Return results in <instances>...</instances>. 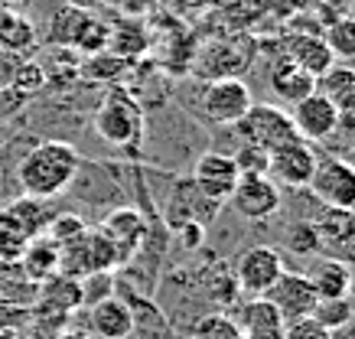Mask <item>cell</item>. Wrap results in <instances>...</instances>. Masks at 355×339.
<instances>
[{"label": "cell", "instance_id": "cell-1", "mask_svg": "<svg viewBox=\"0 0 355 339\" xmlns=\"http://www.w3.org/2000/svg\"><path fill=\"white\" fill-rule=\"evenodd\" d=\"M82 170V157L72 144L65 141H43L36 144L17 166V180L26 196L33 199H53L62 196L76 183Z\"/></svg>", "mask_w": 355, "mask_h": 339}, {"label": "cell", "instance_id": "cell-2", "mask_svg": "<svg viewBox=\"0 0 355 339\" xmlns=\"http://www.w3.org/2000/svg\"><path fill=\"white\" fill-rule=\"evenodd\" d=\"M95 134L118 150H137L144 137V111L124 88H114L95 111Z\"/></svg>", "mask_w": 355, "mask_h": 339}, {"label": "cell", "instance_id": "cell-3", "mask_svg": "<svg viewBox=\"0 0 355 339\" xmlns=\"http://www.w3.org/2000/svg\"><path fill=\"white\" fill-rule=\"evenodd\" d=\"M241 144H251V147H261V150H274L280 144H287L297 137L293 131L291 111L277 108V105H251L245 111V118L232 124Z\"/></svg>", "mask_w": 355, "mask_h": 339}, {"label": "cell", "instance_id": "cell-4", "mask_svg": "<svg viewBox=\"0 0 355 339\" xmlns=\"http://www.w3.org/2000/svg\"><path fill=\"white\" fill-rule=\"evenodd\" d=\"M251 105H254L251 101V88L238 76H222L216 82L202 85V92H199V111H202V118L218 124V128L238 124Z\"/></svg>", "mask_w": 355, "mask_h": 339}, {"label": "cell", "instance_id": "cell-5", "mask_svg": "<svg viewBox=\"0 0 355 339\" xmlns=\"http://www.w3.org/2000/svg\"><path fill=\"white\" fill-rule=\"evenodd\" d=\"M316 160H320V153L313 150V144L293 137V141L280 144L268 153V176L277 186L303 189L310 183L313 170H316Z\"/></svg>", "mask_w": 355, "mask_h": 339}, {"label": "cell", "instance_id": "cell-6", "mask_svg": "<svg viewBox=\"0 0 355 339\" xmlns=\"http://www.w3.org/2000/svg\"><path fill=\"white\" fill-rule=\"evenodd\" d=\"M306 186L326 209L355 206V170L349 164H343L339 157H320Z\"/></svg>", "mask_w": 355, "mask_h": 339}, {"label": "cell", "instance_id": "cell-7", "mask_svg": "<svg viewBox=\"0 0 355 339\" xmlns=\"http://www.w3.org/2000/svg\"><path fill=\"white\" fill-rule=\"evenodd\" d=\"M280 274H284V261L268 245H254L235 258V284L248 297H264Z\"/></svg>", "mask_w": 355, "mask_h": 339}, {"label": "cell", "instance_id": "cell-8", "mask_svg": "<svg viewBox=\"0 0 355 339\" xmlns=\"http://www.w3.org/2000/svg\"><path fill=\"white\" fill-rule=\"evenodd\" d=\"M196 183V189L202 193V196H209L212 202H228L232 199V193H235L238 180H241V173H238L235 160L228 157V153H218V150H209L202 153L199 160H196L193 166V176H189Z\"/></svg>", "mask_w": 355, "mask_h": 339}, {"label": "cell", "instance_id": "cell-9", "mask_svg": "<svg viewBox=\"0 0 355 339\" xmlns=\"http://www.w3.org/2000/svg\"><path fill=\"white\" fill-rule=\"evenodd\" d=\"M232 209L245 219H270L280 209V186L268 173H248L238 180L235 193H232Z\"/></svg>", "mask_w": 355, "mask_h": 339}, {"label": "cell", "instance_id": "cell-10", "mask_svg": "<svg viewBox=\"0 0 355 339\" xmlns=\"http://www.w3.org/2000/svg\"><path fill=\"white\" fill-rule=\"evenodd\" d=\"M49 36H53L55 43L78 46V49H88V53H98V49L108 46V30L95 17L78 10V7H62V10L55 13Z\"/></svg>", "mask_w": 355, "mask_h": 339}, {"label": "cell", "instance_id": "cell-11", "mask_svg": "<svg viewBox=\"0 0 355 339\" xmlns=\"http://www.w3.org/2000/svg\"><path fill=\"white\" fill-rule=\"evenodd\" d=\"M291 121L297 137L306 144L313 141H329L336 134V105L326 95L313 92L303 101H297L291 108Z\"/></svg>", "mask_w": 355, "mask_h": 339}, {"label": "cell", "instance_id": "cell-12", "mask_svg": "<svg viewBox=\"0 0 355 339\" xmlns=\"http://www.w3.org/2000/svg\"><path fill=\"white\" fill-rule=\"evenodd\" d=\"M232 323L241 339H284V329H287V320L280 317L268 297H248V304L235 310Z\"/></svg>", "mask_w": 355, "mask_h": 339}, {"label": "cell", "instance_id": "cell-13", "mask_svg": "<svg viewBox=\"0 0 355 339\" xmlns=\"http://www.w3.org/2000/svg\"><path fill=\"white\" fill-rule=\"evenodd\" d=\"M303 277L310 281L316 300H336V297H349L355 284V274L349 261L333 258V254H313L310 268L303 271Z\"/></svg>", "mask_w": 355, "mask_h": 339}, {"label": "cell", "instance_id": "cell-14", "mask_svg": "<svg viewBox=\"0 0 355 339\" xmlns=\"http://www.w3.org/2000/svg\"><path fill=\"white\" fill-rule=\"evenodd\" d=\"M264 297L277 306V313L287 320V323H291V320H300V317H310L313 304H316V294H313L310 281H306L303 274H287V271L274 281V287H270Z\"/></svg>", "mask_w": 355, "mask_h": 339}, {"label": "cell", "instance_id": "cell-15", "mask_svg": "<svg viewBox=\"0 0 355 339\" xmlns=\"http://www.w3.org/2000/svg\"><path fill=\"white\" fill-rule=\"evenodd\" d=\"M101 235L108 238V245L114 248V254H118V264H128L134 254H137L140 241H144V235H147V225H144V219H140L134 209H114L108 219L101 222Z\"/></svg>", "mask_w": 355, "mask_h": 339}, {"label": "cell", "instance_id": "cell-16", "mask_svg": "<svg viewBox=\"0 0 355 339\" xmlns=\"http://www.w3.org/2000/svg\"><path fill=\"white\" fill-rule=\"evenodd\" d=\"M88 329L98 339H128L134 333V310L118 297H105L88 306Z\"/></svg>", "mask_w": 355, "mask_h": 339}, {"label": "cell", "instance_id": "cell-17", "mask_svg": "<svg viewBox=\"0 0 355 339\" xmlns=\"http://www.w3.org/2000/svg\"><path fill=\"white\" fill-rule=\"evenodd\" d=\"M320 248L336 252L333 258L343 254V261L349 258V248L355 245V212L352 209H326L320 219H313Z\"/></svg>", "mask_w": 355, "mask_h": 339}, {"label": "cell", "instance_id": "cell-18", "mask_svg": "<svg viewBox=\"0 0 355 339\" xmlns=\"http://www.w3.org/2000/svg\"><path fill=\"white\" fill-rule=\"evenodd\" d=\"M284 59L293 62V66H300L303 72H310L313 78L323 76L326 69L333 66L336 59L329 53V46H326L323 36H313V33H293L284 40Z\"/></svg>", "mask_w": 355, "mask_h": 339}, {"label": "cell", "instance_id": "cell-19", "mask_svg": "<svg viewBox=\"0 0 355 339\" xmlns=\"http://www.w3.org/2000/svg\"><path fill=\"white\" fill-rule=\"evenodd\" d=\"M17 268H20V274L30 284L40 287L43 281H49V277L59 274V245H55L49 235H36V238L26 241Z\"/></svg>", "mask_w": 355, "mask_h": 339}, {"label": "cell", "instance_id": "cell-20", "mask_svg": "<svg viewBox=\"0 0 355 339\" xmlns=\"http://www.w3.org/2000/svg\"><path fill=\"white\" fill-rule=\"evenodd\" d=\"M180 209H186V222H199V225H209V222L216 219L218 212V202H212L209 196H202L199 189H196L193 180H176V186H173L170 199H166V219H173Z\"/></svg>", "mask_w": 355, "mask_h": 339}, {"label": "cell", "instance_id": "cell-21", "mask_svg": "<svg viewBox=\"0 0 355 339\" xmlns=\"http://www.w3.org/2000/svg\"><path fill=\"white\" fill-rule=\"evenodd\" d=\"M270 92L277 95L284 105H297V101H303L306 95H313L316 92V78L310 76V72H303L300 66H293V62H287L284 55H280L277 62L270 66Z\"/></svg>", "mask_w": 355, "mask_h": 339}, {"label": "cell", "instance_id": "cell-22", "mask_svg": "<svg viewBox=\"0 0 355 339\" xmlns=\"http://www.w3.org/2000/svg\"><path fill=\"white\" fill-rule=\"evenodd\" d=\"M3 216H7L26 238L43 235L49 219H53V212L46 209V199H33V196H23V199H17V202H10V206L3 209Z\"/></svg>", "mask_w": 355, "mask_h": 339}, {"label": "cell", "instance_id": "cell-23", "mask_svg": "<svg viewBox=\"0 0 355 339\" xmlns=\"http://www.w3.org/2000/svg\"><path fill=\"white\" fill-rule=\"evenodd\" d=\"M316 92L326 95L333 105L343 101L345 95H352L355 92V66H349V62H333L323 76H316Z\"/></svg>", "mask_w": 355, "mask_h": 339}, {"label": "cell", "instance_id": "cell-24", "mask_svg": "<svg viewBox=\"0 0 355 339\" xmlns=\"http://www.w3.org/2000/svg\"><path fill=\"white\" fill-rule=\"evenodd\" d=\"M33 46V23L23 20L20 13L3 10L0 13V49L3 53H23Z\"/></svg>", "mask_w": 355, "mask_h": 339}, {"label": "cell", "instance_id": "cell-25", "mask_svg": "<svg viewBox=\"0 0 355 339\" xmlns=\"http://www.w3.org/2000/svg\"><path fill=\"white\" fill-rule=\"evenodd\" d=\"M310 317L326 327L329 333L339 327H345L349 320H355V310H352V297H336V300H316L310 310Z\"/></svg>", "mask_w": 355, "mask_h": 339}, {"label": "cell", "instance_id": "cell-26", "mask_svg": "<svg viewBox=\"0 0 355 339\" xmlns=\"http://www.w3.org/2000/svg\"><path fill=\"white\" fill-rule=\"evenodd\" d=\"M323 40H326V46H329L333 59H339V62L355 59V17H343V20L329 23V30H326Z\"/></svg>", "mask_w": 355, "mask_h": 339}, {"label": "cell", "instance_id": "cell-27", "mask_svg": "<svg viewBox=\"0 0 355 339\" xmlns=\"http://www.w3.org/2000/svg\"><path fill=\"white\" fill-rule=\"evenodd\" d=\"M284 245H287L293 254H300V258H313V254L320 252V238H316L313 222H293V225H287Z\"/></svg>", "mask_w": 355, "mask_h": 339}, {"label": "cell", "instance_id": "cell-28", "mask_svg": "<svg viewBox=\"0 0 355 339\" xmlns=\"http://www.w3.org/2000/svg\"><path fill=\"white\" fill-rule=\"evenodd\" d=\"M26 235L13 225L3 212H0V264H17L20 261L23 248H26Z\"/></svg>", "mask_w": 355, "mask_h": 339}, {"label": "cell", "instance_id": "cell-29", "mask_svg": "<svg viewBox=\"0 0 355 339\" xmlns=\"http://www.w3.org/2000/svg\"><path fill=\"white\" fill-rule=\"evenodd\" d=\"M78 287H82V306H92L98 300L111 297V274L108 271H92L85 277H78Z\"/></svg>", "mask_w": 355, "mask_h": 339}, {"label": "cell", "instance_id": "cell-30", "mask_svg": "<svg viewBox=\"0 0 355 339\" xmlns=\"http://www.w3.org/2000/svg\"><path fill=\"white\" fill-rule=\"evenodd\" d=\"M232 160H235L238 173L248 176V173H268V150H261V147H251V144H241L238 153H232Z\"/></svg>", "mask_w": 355, "mask_h": 339}, {"label": "cell", "instance_id": "cell-31", "mask_svg": "<svg viewBox=\"0 0 355 339\" xmlns=\"http://www.w3.org/2000/svg\"><path fill=\"white\" fill-rule=\"evenodd\" d=\"M196 339H241L232 320L225 317H205L199 327H196Z\"/></svg>", "mask_w": 355, "mask_h": 339}, {"label": "cell", "instance_id": "cell-32", "mask_svg": "<svg viewBox=\"0 0 355 339\" xmlns=\"http://www.w3.org/2000/svg\"><path fill=\"white\" fill-rule=\"evenodd\" d=\"M284 339H333V333L326 327H320L313 317H300V320H291V323H287Z\"/></svg>", "mask_w": 355, "mask_h": 339}, {"label": "cell", "instance_id": "cell-33", "mask_svg": "<svg viewBox=\"0 0 355 339\" xmlns=\"http://www.w3.org/2000/svg\"><path fill=\"white\" fill-rule=\"evenodd\" d=\"M336 131L349 134V137L355 134V92L345 95L343 101H336Z\"/></svg>", "mask_w": 355, "mask_h": 339}, {"label": "cell", "instance_id": "cell-34", "mask_svg": "<svg viewBox=\"0 0 355 339\" xmlns=\"http://www.w3.org/2000/svg\"><path fill=\"white\" fill-rule=\"evenodd\" d=\"M30 317L26 306H13V304H0V329H13L20 327L23 320Z\"/></svg>", "mask_w": 355, "mask_h": 339}, {"label": "cell", "instance_id": "cell-35", "mask_svg": "<svg viewBox=\"0 0 355 339\" xmlns=\"http://www.w3.org/2000/svg\"><path fill=\"white\" fill-rule=\"evenodd\" d=\"M180 241H183L186 248H199L202 245V235H205V225H199V222H186V225H180Z\"/></svg>", "mask_w": 355, "mask_h": 339}, {"label": "cell", "instance_id": "cell-36", "mask_svg": "<svg viewBox=\"0 0 355 339\" xmlns=\"http://www.w3.org/2000/svg\"><path fill=\"white\" fill-rule=\"evenodd\" d=\"M339 160H343V164H349L355 170V134L349 137V141H345L343 150H339Z\"/></svg>", "mask_w": 355, "mask_h": 339}, {"label": "cell", "instance_id": "cell-37", "mask_svg": "<svg viewBox=\"0 0 355 339\" xmlns=\"http://www.w3.org/2000/svg\"><path fill=\"white\" fill-rule=\"evenodd\" d=\"M333 339H355V320H349L345 327L333 329Z\"/></svg>", "mask_w": 355, "mask_h": 339}, {"label": "cell", "instance_id": "cell-38", "mask_svg": "<svg viewBox=\"0 0 355 339\" xmlns=\"http://www.w3.org/2000/svg\"><path fill=\"white\" fill-rule=\"evenodd\" d=\"M55 339H88V336H85V333H59Z\"/></svg>", "mask_w": 355, "mask_h": 339}, {"label": "cell", "instance_id": "cell-39", "mask_svg": "<svg viewBox=\"0 0 355 339\" xmlns=\"http://www.w3.org/2000/svg\"><path fill=\"white\" fill-rule=\"evenodd\" d=\"M349 297H352V310H355V284H352V294H349Z\"/></svg>", "mask_w": 355, "mask_h": 339}]
</instances>
